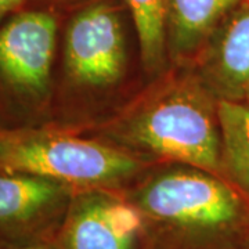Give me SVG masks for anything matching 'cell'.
Wrapping results in <instances>:
<instances>
[{"instance_id":"cell-1","label":"cell","mask_w":249,"mask_h":249,"mask_svg":"<svg viewBox=\"0 0 249 249\" xmlns=\"http://www.w3.org/2000/svg\"><path fill=\"white\" fill-rule=\"evenodd\" d=\"M242 194L211 172L191 168L160 173L129 199L160 237L150 249H232L249 226Z\"/></svg>"},{"instance_id":"cell-2","label":"cell","mask_w":249,"mask_h":249,"mask_svg":"<svg viewBox=\"0 0 249 249\" xmlns=\"http://www.w3.org/2000/svg\"><path fill=\"white\" fill-rule=\"evenodd\" d=\"M139 168L130 154L79 137L54 122L0 126V170L52 178L76 193L112 186Z\"/></svg>"},{"instance_id":"cell-3","label":"cell","mask_w":249,"mask_h":249,"mask_svg":"<svg viewBox=\"0 0 249 249\" xmlns=\"http://www.w3.org/2000/svg\"><path fill=\"white\" fill-rule=\"evenodd\" d=\"M60 27L55 10L32 4L0 22V126L43 124Z\"/></svg>"},{"instance_id":"cell-4","label":"cell","mask_w":249,"mask_h":249,"mask_svg":"<svg viewBox=\"0 0 249 249\" xmlns=\"http://www.w3.org/2000/svg\"><path fill=\"white\" fill-rule=\"evenodd\" d=\"M217 115V114H216ZM137 145L191 168L219 172L222 136L217 116L194 90L180 89L144 108L129 124Z\"/></svg>"},{"instance_id":"cell-5","label":"cell","mask_w":249,"mask_h":249,"mask_svg":"<svg viewBox=\"0 0 249 249\" xmlns=\"http://www.w3.org/2000/svg\"><path fill=\"white\" fill-rule=\"evenodd\" d=\"M64 79L75 86H107L124 68V36L118 10L97 1L76 11L58 37Z\"/></svg>"},{"instance_id":"cell-6","label":"cell","mask_w":249,"mask_h":249,"mask_svg":"<svg viewBox=\"0 0 249 249\" xmlns=\"http://www.w3.org/2000/svg\"><path fill=\"white\" fill-rule=\"evenodd\" d=\"M140 209L106 188L76 191L55 237L58 249H148Z\"/></svg>"},{"instance_id":"cell-7","label":"cell","mask_w":249,"mask_h":249,"mask_svg":"<svg viewBox=\"0 0 249 249\" xmlns=\"http://www.w3.org/2000/svg\"><path fill=\"white\" fill-rule=\"evenodd\" d=\"M73 194L52 178L0 170V242L55 240Z\"/></svg>"},{"instance_id":"cell-8","label":"cell","mask_w":249,"mask_h":249,"mask_svg":"<svg viewBox=\"0 0 249 249\" xmlns=\"http://www.w3.org/2000/svg\"><path fill=\"white\" fill-rule=\"evenodd\" d=\"M241 0H169L168 32L173 49L187 53L204 40Z\"/></svg>"},{"instance_id":"cell-9","label":"cell","mask_w":249,"mask_h":249,"mask_svg":"<svg viewBox=\"0 0 249 249\" xmlns=\"http://www.w3.org/2000/svg\"><path fill=\"white\" fill-rule=\"evenodd\" d=\"M222 163L235 186L249 196V104L223 100L217 104Z\"/></svg>"},{"instance_id":"cell-10","label":"cell","mask_w":249,"mask_h":249,"mask_svg":"<svg viewBox=\"0 0 249 249\" xmlns=\"http://www.w3.org/2000/svg\"><path fill=\"white\" fill-rule=\"evenodd\" d=\"M217 72L234 89L249 85V4L232 16L217 49Z\"/></svg>"},{"instance_id":"cell-11","label":"cell","mask_w":249,"mask_h":249,"mask_svg":"<svg viewBox=\"0 0 249 249\" xmlns=\"http://www.w3.org/2000/svg\"><path fill=\"white\" fill-rule=\"evenodd\" d=\"M132 13L144 65L158 70L165 58L169 0H124Z\"/></svg>"},{"instance_id":"cell-12","label":"cell","mask_w":249,"mask_h":249,"mask_svg":"<svg viewBox=\"0 0 249 249\" xmlns=\"http://www.w3.org/2000/svg\"><path fill=\"white\" fill-rule=\"evenodd\" d=\"M0 249H58L55 240L29 241V242H17V244H1Z\"/></svg>"},{"instance_id":"cell-13","label":"cell","mask_w":249,"mask_h":249,"mask_svg":"<svg viewBox=\"0 0 249 249\" xmlns=\"http://www.w3.org/2000/svg\"><path fill=\"white\" fill-rule=\"evenodd\" d=\"M29 0H0V22L18 10L28 6Z\"/></svg>"},{"instance_id":"cell-14","label":"cell","mask_w":249,"mask_h":249,"mask_svg":"<svg viewBox=\"0 0 249 249\" xmlns=\"http://www.w3.org/2000/svg\"><path fill=\"white\" fill-rule=\"evenodd\" d=\"M29 1H31V0H29ZM42 1H43V3H42L40 6H46V1H62V0H42ZM28 4H29V3H28Z\"/></svg>"},{"instance_id":"cell-15","label":"cell","mask_w":249,"mask_h":249,"mask_svg":"<svg viewBox=\"0 0 249 249\" xmlns=\"http://www.w3.org/2000/svg\"><path fill=\"white\" fill-rule=\"evenodd\" d=\"M245 94H247V98H248V101H249V85L247 86V89H245Z\"/></svg>"}]
</instances>
